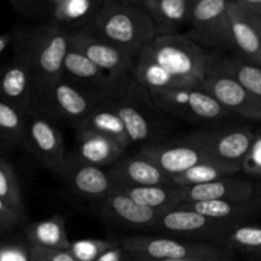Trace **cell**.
Instances as JSON below:
<instances>
[{
    "label": "cell",
    "instance_id": "7bdbcfd3",
    "mask_svg": "<svg viewBox=\"0 0 261 261\" xmlns=\"http://www.w3.org/2000/svg\"><path fill=\"white\" fill-rule=\"evenodd\" d=\"M255 199L261 203V185L256 188V191H255Z\"/></svg>",
    "mask_w": 261,
    "mask_h": 261
},
{
    "label": "cell",
    "instance_id": "277c9868",
    "mask_svg": "<svg viewBox=\"0 0 261 261\" xmlns=\"http://www.w3.org/2000/svg\"><path fill=\"white\" fill-rule=\"evenodd\" d=\"M103 0H10L18 14L68 31H87L98 13Z\"/></svg>",
    "mask_w": 261,
    "mask_h": 261
},
{
    "label": "cell",
    "instance_id": "d4e9b609",
    "mask_svg": "<svg viewBox=\"0 0 261 261\" xmlns=\"http://www.w3.org/2000/svg\"><path fill=\"white\" fill-rule=\"evenodd\" d=\"M134 86H133V88H134ZM132 89L121 98L110 99V102H111L116 114L121 117L130 142L147 143L148 144V143H152L150 139L154 134V130H153L152 122H150L149 117L145 114L144 110L138 105V102L132 99V96H130Z\"/></svg>",
    "mask_w": 261,
    "mask_h": 261
},
{
    "label": "cell",
    "instance_id": "836d02e7",
    "mask_svg": "<svg viewBox=\"0 0 261 261\" xmlns=\"http://www.w3.org/2000/svg\"><path fill=\"white\" fill-rule=\"evenodd\" d=\"M119 242L110 239H82L71 242L69 251L76 261H96Z\"/></svg>",
    "mask_w": 261,
    "mask_h": 261
},
{
    "label": "cell",
    "instance_id": "7c38bea8",
    "mask_svg": "<svg viewBox=\"0 0 261 261\" xmlns=\"http://www.w3.org/2000/svg\"><path fill=\"white\" fill-rule=\"evenodd\" d=\"M70 48L83 54L94 65L117 81H134L135 59L126 55L88 31L73 32L69 36Z\"/></svg>",
    "mask_w": 261,
    "mask_h": 261
},
{
    "label": "cell",
    "instance_id": "7402d4cb",
    "mask_svg": "<svg viewBox=\"0 0 261 261\" xmlns=\"http://www.w3.org/2000/svg\"><path fill=\"white\" fill-rule=\"evenodd\" d=\"M76 147L73 153L78 160L96 167H111L122 157L124 148L110 138L89 129H76Z\"/></svg>",
    "mask_w": 261,
    "mask_h": 261
},
{
    "label": "cell",
    "instance_id": "8fae6325",
    "mask_svg": "<svg viewBox=\"0 0 261 261\" xmlns=\"http://www.w3.org/2000/svg\"><path fill=\"white\" fill-rule=\"evenodd\" d=\"M229 224L208 218L191 209L177 206L165 212L153 229L168 233V236L191 241L218 244ZM222 246V245H221Z\"/></svg>",
    "mask_w": 261,
    "mask_h": 261
},
{
    "label": "cell",
    "instance_id": "ee69618b",
    "mask_svg": "<svg viewBox=\"0 0 261 261\" xmlns=\"http://www.w3.org/2000/svg\"><path fill=\"white\" fill-rule=\"evenodd\" d=\"M259 261H261V260H259Z\"/></svg>",
    "mask_w": 261,
    "mask_h": 261
},
{
    "label": "cell",
    "instance_id": "f35d334b",
    "mask_svg": "<svg viewBox=\"0 0 261 261\" xmlns=\"http://www.w3.org/2000/svg\"><path fill=\"white\" fill-rule=\"evenodd\" d=\"M125 259H126V252H125L121 244L119 242L116 246H114L112 249H110L109 251L105 252V254L96 261H125Z\"/></svg>",
    "mask_w": 261,
    "mask_h": 261
},
{
    "label": "cell",
    "instance_id": "e0dca14e",
    "mask_svg": "<svg viewBox=\"0 0 261 261\" xmlns=\"http://www.w3.org/2000/svg\"><path fill=\"white\" fill-rule=\"evenodd\" d=\"M0 99L25 116L36 114V87L27 66L18 59L0 65Z\"/></svg>",
    "mask_w": 261,
    "mask_h": 261
},
{
    "label": "cell",
    "instance_id": "d6a6232c",
    "mask_svg": "<svg viewBox=\"0 0 261 261\" xmlns=\"http://www.w3.org/2000/svg\"><path fill=\"white\" fill-rule=\"evenodd\" d=\"M0 199L20 218H24V204L14 168L0 154Z\"/></svg>",
    "mask_w": 261,
    "mask_h": 261
},
{
    "label": "cell",
    "instance_id": "9a60e30c",
    "mask_svg": "<svg viewBox=\"0 0 261 261\" xmlns=\"http://www.w3.org/2000/svg\"><path fill=\"white\" fill-rule=\"evenodd\" d=\"M56 173L61 176L78 195L101 200V203L116 189L107 171L82 162L74 154H68L64 165Z\"/></svg>",
    "mask_w": 261,
    "mask_h": 261
},
{
    "label": "cell",
    "instance_id": "5b68a950",
    "mask_svg": "<svg viewBox=\"0 0 261 261\" xmlns=\"http://www.w3.org/2000/svg\"><path fill=\"white\" fill-rule=\"evenodd\" d=\"M120 244L127 256L145 260H175L232 255L231 250L214 242L191 241L172 236L139 234L120 240Z\"/></svg>",
    "mask_w": 261,
    "mask_h": 261
},
{
    "label": "cell",
    "instance_id": "ffe728a7",
    "mask_svg": "<svg viewBox=\"0 0 261 261\" xmlns=\"http://www.w3.org/2000/svg\"><path fill=\"white\" fill-rule=\"evenodd\" d=\"M163 213V211L140 205L119 189H115L101 206V216L106 221L139 228H153Z\"/></svg>",
    "mask_w": 261,
    "mask_h": 261
},
{
    "label": "cell",
    "instance_id": "7a4b0ae2",
    "mask_svg": "<svg viewBox=\"0 0 261 261\" xmlns=\"http://www.w3.org/2000/svg\"><path fill=\"white\" fill-rule=\"evenodd\" d=\"M12 35L14 58L30 70L37 97L63 78L64 61L70 50V33L50 24H37L15 27Z\"/></svg>",
    "mask_w": 261,
    "mask_h": 261
},
{
    "label": "cell",
    "instance_id": "b9f144b4",
    "mask_svg": "<svg viewBox=\"0 0 261 261\" xmlns=\"http://www.w3.org/2000/svg\"><path fill=\"white\" fill-rule=\"evenodd\" d=\"M245 12H246V10H245ZM246 13H247V15H249V18H250V20H251V23H252V24H254L255 30L257 31V35H259L260 43H261V15L251 14V13H249V12H246Z\"/></svg>",
    "mask_w": 261,
    "mask_h": 261
},
{
    "label": "cell",
    "instance_id": "4fadbf2b",
    "mask_svg": "<svg viewBox=\"0 0 261 261\" xmlns=\"http://www.w3.org/2000/svg\"><path fill=\"white\" fill-rule=\"evenodd\" d=\"M23 147L41 165L54 172L60 170L68 157L60 130L51 120L38 114L27 116Z\"/></svg>",
    "mask_w": 261,
    "mask_h": 261
},
{
    "label": "cell",
    "instance_id": "8d00e7d4",
    "mask_svg": "<svg viewBox=\"0 0 261 261\" xmlns=\"http://www.w3.org/2000/svg\"><path fill=\"white\" fill-rule=\"evenodd\" d=\"M0 261H31L28 247L15 244H0Z\"/></svg>",
    "mask_w": 261,
    "mask_h": 261
},
{
    "label": "cell",
    "instance_id": "f1b7e54d",
    "mask_svg": "<svg viewBox=\"0 0 261 261\" xmlns=\"http://www.w3.org/2000/svg\"><path fill=\"white\" fill-rule=\"evenodd\" d=\"M211 71L224 74L236 79L245 88L261 99V68L245 63L239 58H228L217 54L212 63Z\"/></svg>",
    "mask_w": 261,
    "mask_h": 261
},
{
    "label": "cell",
    "instance_id": "ac0fdd59",
    "mask_svg": "<svg viewBox=\"0 0 261 261\" xmlns=\"http://www.w3.org/2000/svg\"><path fill=\"white\" fill-rule=\"evenodd\" d=\"M109 175L116 188H144V186L173 185L171 177L162 172L142 154L121 157L109 168Z\"/></svg>",
    "mask_w": 261,
    "mask_h": 261
},
{
    "label": "cell",
    "instance_id": "ba28073f",
    "mask_svg": "<svg viewBox=\"0 0 261 261\" xmlns=\"http://www.w3.org/2000/svg\"><path fill=\"white\" fill-rule=\"evenodd\" d=\"M229 0H195L186 35L212 53L232 50L228 18Z\"/></svg>",
    "mask_w": 261,
    "mask_h": 261
},
{
    "label": "cell",
    "instance_id": "e575fe53",
    "mask_svg": "<svg viewBox=\"0 0 261 261\" xmlns=\"http://www.w3.org/2000/svg\"><path fill=\"white\" fill-rule=\"evenodd\" d=\"M242 171L247 176L261 178V132L255 133L254 140L242 162Z\"/></svg>",
    "mask_w": 261,
    "mask_h": 261
},
{
    "label": "cell",
    "instance_id": "4316f807",
    "mask_svg": "<svg viewBox=\"0 0 261 261\" xmlns=\"http://www.w3.org/2000/svg\"><path fill=\"white\" fill-rule=\"evenodd\" d=\"M140 205L167 212L185 203L184 188L176 185L144 186V188H116Z\"/></svg>",
    "mask_w": 261,
    "mask_h": 261
},
{
    "label": "cell",
    "instance_id": "d590c367",
    "mask_svg": "<svg viewBox=\"0 0 261 261\" xmlns=\"http://www.w3.org/2000/svg\"><path fill=\"white\" fill-rule=\"evenodd\" d=\"M31 261H76L69 250L43 249V247L28 246Z\"/></svg>",
    "mask_w": 261,
    "mask_h": 261
},
{
    "label": "cell",
    "instance_id": "ab89813d",
    "mask_svg": "<svg viewBox=\"0 0 261 261\" xmlns=\"http://www.w3.org/2000/svg\"><path fill=\"white\" fill-rule=\"evenodd\" d=\"M125 261H232V255L229 256H211V257H188V259H175V260H145L137 259V257L127 256Z\"/></svg>",
    "mask_w": 261,
    "mask_h": 261
},
{
    "label": "cell",
    "instance_id": "30bf717a",
    "mask_svg": "<svg viewBox=\"0 0 261 261\" xmlns=\"http://www.w3.org/2000/svg\"><path fill=\"white\" fill-rule=\"evenodd\" d=\"M63 78L78 87L96 102L124 97L137 82L117 81L94 65L83 54L70 48L64 61Z\"/></svg>",
    "mask_w": 261,
    "mask_h": 261
},
{
    "label": "cell",
    "instance_id": "484cf974",
    "mask_svg": "<svg viewBox=\"0 0 261 261\" xmlns=\"http://www.w3.org/2000/svg\"><path fill=\"white\" fill-rule=\"evenodd\" d=\"M76 129H89L99 133L116 142L124 149L132 144L124 122L114 110L110 99L97 102L83 124Z\"/></svg>",
    "mask_w": 261,
    "mask_h": 261
},
{
    "label": "cell",
    "instance_id": "5bb4252c",
    "mask_svg": "<svg viewBox=\"0 0 261 261\" xmlns=\"http://www.w3.org/2000/svg\"><path fill=\"white\" fill-rule=\"evenodd\" d=\"M201 89L211 94L233 116L261 121V99L245 88L236 79L211 71L204 81Z\"/></svg>",
    "mask_w": 261,
    "mask_h": 261
},
{
    "label": "cell",
    "instance_id": "2e32d148",
    "mask_svg": "<svg viewBox=\"0 0 261 261\" xmlns=\"http://www.w3.org/2000/svg\"><path fill=\"white\" fill-rule=\"evenodd\" d=\"M139 154L157 166L171 180L206 160L200 150L184 138L177 142L148 143L140 148Z\"/></svg>",
    "mask_w": 261,
    "mask_h": 261
},
{
    "label": "cell",
    "instance_id": "f546056e",
    "mask_svg": "<svg viewBox=\"0 0 261 261\" xmlns=\"http://www.w3.org/2000/svg\"><path fill=\"white\" fill-rule=\"evenodd\" d=\"M219 245L231 251L237 250L261 260V224L251 222L229 224L224 231Z\"/></svg>",
    "mask_w": 261,
    "mask_h": 261
},
{
    "label": "cell",
    "instance_id": "8992f818",
    "mask_svg": "<svg viewBox=\"0 0 261 261\" xmlns=\"http://www.w3.org/2000/svg\"><path fill=\"white\" fill-rule=\"evenodd\" d=\"M255 133L247 125L209 126L194 130L184 139L200 150L206 158L236 166L242 171V162L250 149Z\"/></svg>",
    "mask_w": 261,
    "mask_h": 261
},
{
    "label": "cell",
    "instance_id": "83f0119b",
    "mask_svg": "<svg viewBox=\"0 0 261 261\" xmlns=\"http://www.w3.org/2000/svg\"><path fill=\"white\" fill-rule=\"evenodd\" d=\"M24 234L30 245L43 249L69 250L71 244L66 234L65 219L60 214L32 222L25 227Z\"/></svg>",
    "mask_w": 261,
    "mask_h": 261
},
{
    "label": "cell",
    "instance_id": "3957f363",
    "mask_svg": "<svg viewBox=\"0 0 261 261\" xmlns=\"http://www.w3.org/2000/svg\"><path fill=\"white\" fill-rule=\"evenodd\" d=\"M87 31L135 60L157 37L152 20L137 0H103Z\"/></svg>",
    "mask_w": 261,
    "mask_h": 261
},
{
    "label": "cell",
    "instance_id": "9c48e42d",
    "mask_svg": "<svg viewBox=\"0 0 261 261\" xmlns=\"http://www.w3.org/2000/svg\"><path fill=\"white\" fill-rule=\"evenodd\" d=\"M96 103L92 97L78 87L61 78L37 94L36 114L48 120L64 121L76 129L83 124Z\"/></svg>",
    "mask_w": 261,
    "mask_h": 261
},
{
    "label": "cell",
    "instance_id": "cb8c5ba5",
    "mask_svg": "<svg viewBox=\"0 0 261 261\" xmlns=\"http://www.w3.org/2000/svg\"><path fill=\"white\" fill-rule=\"evenodd\" d=\"M184 208L191 209L208 218L227 223H244L250 222L261 212V203L256 199L252 200H214L185 203Z\"/></svg>",
    "mask_w": 261,
    "mask_h": 261
},
{
    "label": "cell",
    "instance_id": "4dcf8cb0",
    "mask_svg": "<svg viewBox=\"0 0 261 261\" xmlns=\"http://www.w3.org/2000/svg\"><path fill=\"white\" fill-rule=\"evenodd\" d=\"M240 171L241 168L236 167V166L226 165V163L217 162V161L206 158L186 172L173 177L172 182L173 185L181 186V188H190V186L204 185V184L214 182V181L222 180V178L232 177Z\"/></svg>",
    "mask_w": 261,
    "mask_h": 261
},
{
    "label": "cell",
    "instance_id": "1f68e13d",
    "mask_svg": "<svg viewBox=\"0 0 261 261\" xmlns=\"http://www.w3.org/2000/svg\"><path fill=\"white\" fill-rule=\"evenodd\" d=\"M27 116L0 99V150L23 145Z\"/></svg>",
    "mask_w": 261,
    "mask_h": 261
},
{
    "label": "cell",
    "instance_id": "603a6c76",
    "mask_svg": "<svg viewBox=\"0 0 261 261\" xmlns=\"http://www.w3.org/2000/svg\"><path fill=\"white\" fill-rule=\"evenodd\" d=\"M185 203L214 200H252L256 188L252 182L240 178H222L204 185L184 188ZM184 203V204H185Z\"/></svg>",
    "mask_w": 261,
    "mask_h": 261
},
{
    "label": "cell",
    "instance_id": "52a82bcc",
    "mask_svg": "<svg viewBox=\"0 0 261 261\" xmlns=\"http://www.w3.org/2000/svg\"><path fill=\"white\" fill-rule=\"evenodd\" d=\"M148 96L161 111L190 124H209L233 116L203 89L149 91Z\"/></svg>",
    "mask_w": 261,
    "mask_h": 261
},
{
    "label": "cell",
    "instance_id": "44dd1931",
    "mask_svg": "<svg viewBox=\"0 0 261 261\" xmlns=\"http://www.w3.org/2000/svg\"><path fill=\"white\" fill-rule=\"evenodd\" d=\"M228 18L231 27V51L245 63L261 68L260 37L247 13L237 4L236 0H229Z\"/></svg>",
    "mask_w": 261,
    "mask_h": 261
},
{
    "label": "cell",
    "instance_id": "60d3db41",
    "mask_svg": "<svg viewBox=\"0 0 261 261\" xmlns=\"http://www.w3.org/2000/svg\"><path fill=\"white\" fill-rule=\"evenodd\" d=\"M12 42H13L12 32L0 35V55H2L5 50H7V47L12 46Z\"/></svg>",
    "mask_w": 261,
    "mask_h": 261
},
{
    "label": "cell",
    "instance_id": "d6986e66",
    "mask_svg": "<svg viewBox=\"0 0 261 261\" xmlns=\"http://www.w3.org/2000/svg\"><path fill=\"white\" fill-rule=\"evenodd\" d=\"M195 0H137L152 20L157 36L180 35L190 24Z\"/></svg>",
    "mask_w": 261,
    "mask_h": 261
},
{
    "label": "cell",
    "instance_id": "6da1fadb",
    "mask_svg": "<svg viewBox=\"0 0 261 261\" xmlns=\"http://www.w3.org/2000/svg\"><path fill=\"white\" fill-rule=\"evenodd\" d=\"M217 54L196 45L186 33L157 36L137 58L134 79L148 92L201 89Z\"/></svg>",
    "mask_w": 261,
    "mask_h": 261
},
{
    "label": "cell",
    "instance_id": "74e56055",
    "mask_svg": "<svg viewBox=\"0 0 261 261\" xmlns=\"http://www.w3.org/2000/svg\"><path fill=\"white\" fill-rule=\"evenodd\" d=\"M22 221L23 219L0 199V234L12 232L15 227L19 226Z\"/></svg>",
    "mask_w": 261,
    "mask_h": 261
}]
</instances>
